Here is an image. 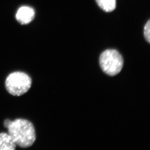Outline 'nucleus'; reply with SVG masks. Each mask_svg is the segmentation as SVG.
I'll return each mask as SVG.
<instances>
[{"label":"nucleus","mask_w":150,"mask_h":150,"mask_svg":"<svg viewBox=\"0 0 150 150\" xmlns=\"http://www.w3.org/2000/svg\"><path fill=\"white\" fill-rule=\"evenodd\" d=\"M6 128L8 133L13 138L17 146L20 147H30L35 142V129L33 123L29 120L23 119L11 120Z\"/></svg>","instance_id":"nucleus-1"},{"label":"nucleus","mask_w":150,"mask_h":150,"mask_svg":"<svg viewBox=\"0 0 150 150\" xmlns=\"http://www.w3.org/2000/svg\"><path fill=\"white\" fill-rule=\"evenodd\" d=\"M32 79L29 75L22 71H14L6 78L5 86L11 95L20 96L26 93L32 86Z\"/></svg>","instance_id":"nucleus-2"},{"label":"nucleus","mask_w":150,"mask_h":150,"mask_svg":"<svg viewBox=\"0 0 150 150\" xmlns=\"http://www.w3.org/2000/svg\"><path fill=\"white\" fill-rule=\"evenodd\" d=\"M99 62L103 72L112 76L119 74L123 66L122 55L114 49H108L102 52Z\"/></svg>","instance_id":"nucleus-3"},{"label":"nucleus","mask_w":150,"mask_h":150,"mask_svg":"<svg viewBox=\"0 0 150 150\" xmlns=\"http://www.w3.org/2000/svg\"><path fill=\"white\" fill-rule=\"evenodd\" d=\"M35 11L31 7L23 6L18 9L16 14L17 21L22 24H27L34 19Z\"/></svg>","instance_id":"nucleus-4"},{"label":"nucleus","mask_w":150,"mask_h":150,"mask_svg":"<svg viewBox=\"0 0 150 150\" xmlns=\"http://www.w3.org/2000/svg\"><path fill=\"white\" fill-rule=\"evenodd\" d=\"M16 145L11 136L8 133H0V150H14Z\"/></svg>","instance_id":"nucleus-5"},{"label":"nucleus","mask_w":150,"mask_h":150,"mask_svg":"<svg viewBox=\"0 0 150 150\" xmlns=\"http://www.w3.org/2000/svg\"><path fill=\"white\" fill-rule=\"evenodd\" d=\"M97 4L105 12H111L116 7V0H95Z\"/></svg>","instance_id":"nucleus-6"},{"label":"nucleus","mask_w":150,"mask_h":150,"mask_svg":"<svg viewBox=\"0 0 150 150\" xmlns=\"http://www.w3.org/2000/svg\"><path fill=\"white\" fill-rule=\"evenodd\" d=\"M150 21L149 20L144 27V36L146 41L150 43Z\"/></svg>","instance_id":"nucleus-7"},{"label":"nucleus","mask_w":150,"mask_h":150,"mask_svg":"<svg viewBox=\"0 0 150 150\" xmlns=\"http://www.w3.org/2000/svg\"><path fill=\"white\" fill-rule=\"evenodd\" d=\"M11 121V120H9V119H6V120H4V127L6 128H7V126H8L10 124Z\"/></svg>","instance_id":"nucleus-8"}]
</instances>
